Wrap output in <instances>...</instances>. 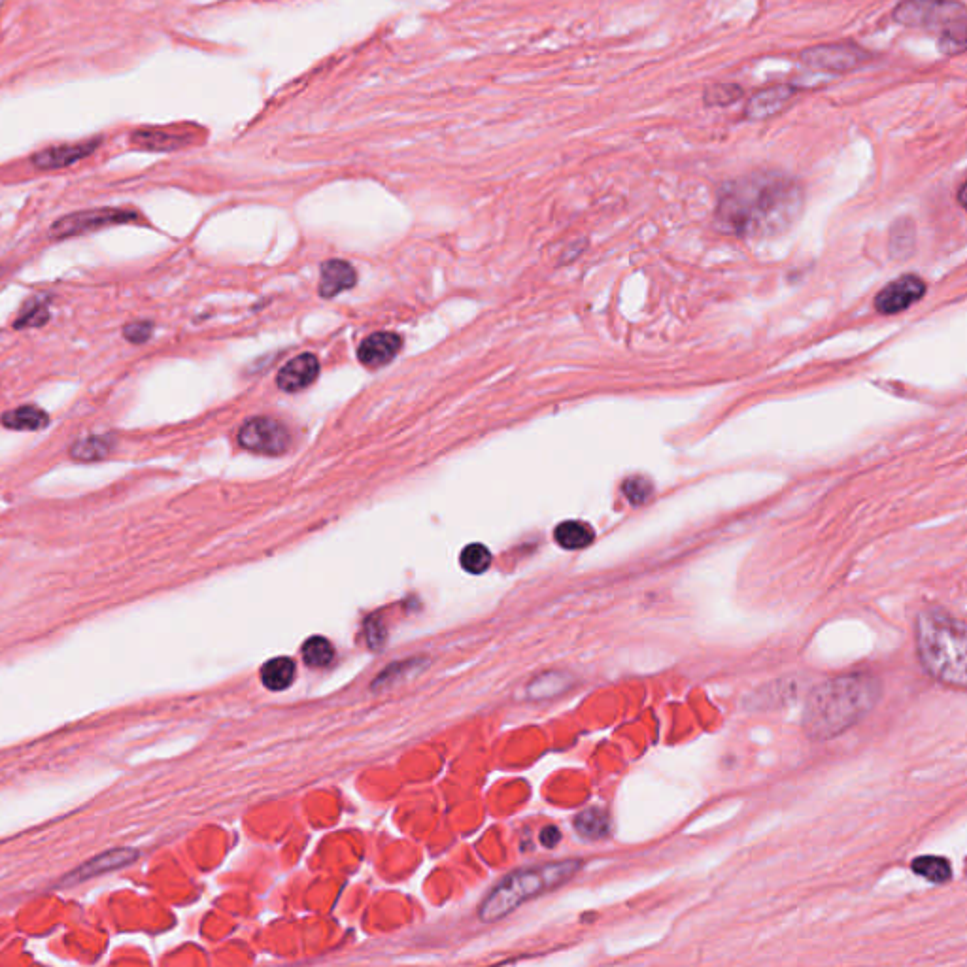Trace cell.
I'll use <instances>...</instances> for the list:
<instances>
[{
    "mask_svg": "<svg viewBox=\"0 0 967 967\" xmlns=\"http://www.w3.org/2000/svg\"><path fill=\"white\" fill-rule=\"evenodd\" d=\"M357 272L350 263L346 261H327L322 267V282H320V295L322 297H335L340 291L352 289L356 286Z\"/></svg>",
    "mask_w": 967,
    "mask_h": 967,
    "instance_id": "cell-15",
    "label": "cell"
},
{
    "mask_svg": "<svg viewBox=\"0 0 967 967\" xmlns=\"http://www.w3.org/2000/svg\"><path fill=\"white\" fill-rule=\"evenodd\" d=\"M917 650L922 667L935 680L952 688H966L967 633L964 620L943 609L920 612Z\"/></svg>",
    "mask_w": 967,
    "mask_h": 967,
    "instance_id": "cell-3",
    "label": "cell"
},
{
    "mask_svg": "<svg viewBox=\"0 0 967 967\" xmlns=\"http://www.w3.org/2000/svg\"><path fill=\"white\" fill-rule=\"evenodd\" d=\"M133 142L148 150H174L184 144L182 138L165 131H138L133 135Z\"/></svg>",
    "mask_w": 967,
    "mask_h": 967,
    "instance_id": "cell-25",
    "label": "cell"
},
{
    "mask_svg": "<svg viewBox=\"0 0 967 967\" xmlns=\"http://www.w3.org/2000/svg\"><path fill=\"white\" fill-rule=\"evenodd\" d=\"M136 858H138V852L135 849H127V847L102 852L99 856L87 860L84 866H80L78 869H74L72 873L65 875L63 884L65 886H72V884L84 883L87 879L99 877V875H104V873L118 871L121 867H127L129 864H133Z\"/></svg>",
    "mask_w": 967,
    "mask_h": 967,
    "instance_id": "cell-10",
    "label": "cell"
},
{
    "mask_svg": "<svg viewBox=\"0 0 967 967\" xmlns=\"http://www.w3.org/2000/svg\"><path fill=\"white\" fill-rule=\"evenodd\" d=\"M136 221V212L133 210H121V208H95V210H84L65 216L61 220L55 221L51 225V238H68L84 235L89 231H97L101 227L119 225V223H133Z\"/></svg>",
    "mask_w": 967,
    "mask_h": 967,
    "instance_id": "cell-6",
    "label": "cell"
},
{
    "mask_svg": "<svg viewBox=\"0 0 967 967\" xmlns=\"http://www.w3.org/2000/svg\"><path fill=\"white\" fill-rule=\"evenodd\" d=\"M575 830L582 839L597 841L611 832V820L601 809H586L575 816Z\"/></svg>",
    "mask_w": 967,
    "mask_h": 967,
    "instance_id": "cell-19",
    "label": "cell"
},
{
    "mask_svg": "<svg viewBox=\"0 0 967 967\" xmlns=\"http://www.w3.org/2000/svg\"><path fill=\"white\" fill-rule=\"evenodd\" d=\"M99 144L101 140H85L78 144H61V146L46 148L34 155L33 165L36 169L42 170L65 169L82 161L87 155H91L99 148Z\"/></svg>",
    "mask_w": 967,
    "mask_h": 967,
    "instance_id": "cell-11",
    "label": "cell"
},
{
    "mask_svg": "<svg viewBox=\"0 0 967 967\" xmlns=\"http://www.w3.org/2000/svg\"><path fill=\"white\" fill-rule=\"evenodd\" d=\"M624 493L633 505H643L652 495V484L643 476H633L624 482Z\"/></svg>",
    "mask_w": 967,
    "mask_h": 967,
    "instance_id": "cell-28",
    "label": "cell"
},
{
    "mask_svg": "<svg viewBox=\"0 0 967 967\" xmlns=\"http://www.w3.org/2000/svg\"><path fill=\"white\" fill-rule=\"evenodd\" d=\"M881 680L869 673H849L818 684L805 701L803 730L828 741L858 724L879 701Z\"/></svg>",
    "mask_w": 967,
    "mask_h": 967,
    "instance_id": "cell-2",
    "label": "cell"
},
{
    "mask_svg": "<svg viewBox=\"0 0 967 967\" xmlns=\"http://www.w3.org/2000/svg\"><path fill=\"white\" fill-rule=\"evenodd\" d=\"M401 344L403 340L395 333H374L369 339L363 340L357 356L365 367L378 369L397 356V352L401 350Z\"/></svg>",
    "mask_w": 967,
    "mask_h": 967,
    "instance_id": "cell-14",
    "label": "cell"
},
{
    "mask_svg": "<svg viewBox=\"0 0 967 967\" xmlns=\"http://www.w3.org/2000/svg\"><path fill=\"white\" fill-rule=\"evenodd\" d=\"M894 19L903 27L939 34V48L947 55L966 50L967 12L962 2L903 0L894 10Z\"/></svg>",
    "mask_w": 967,
    "mask_h": 967,
    "instance_id": "cell-5",
    "label": "cell"
},
{
    "mask_svg": "<svg viewBox=\"0 0 967 967\" xmlns=\"http://www.w3.org/2000/svg\"><path fill=\"white\" fill-rule=\"evenodd\" d=\"M803 203L796 180L777 172H758L724 187L718 216L737 233L775 231L794 220Z\"/></svg>",
    "mask_w": 967,
    "mask_h": 967,
    "instance_id": "cell-1",
    "label": "cell"
},
{
    "mask_svg": "<svg viewBox=\"0 0 967 967\" xmlns=\"http://www.w3.org/2000/svg\"><path fill=\"white\" fill-rule=\"evenodd\" d=\"M333 658H335V648L323 637H312L303 645V660L310 667H316V669L327 667L333 662Z\"/></svg>",
    "mask_w": 967,
    "mask_h": 967,
    "instance_id": "cell-24",
    "label": "cell"
},
{
    "mask_svg": "<svg viewBox=\"0 0 967 967\" xmlns=\"http://www.w3.org/2000/svg\"><path fill=\"white\" fill-rule=\"evenodd\" d=\"M295 675H297L295 663L289 658H284V656L269 660L261 669V680L272 692L288 690L295 680Z\"/></svg>",
    "mask_w": 967,
    "mask_h": 967,
    "instance_id": "cell-18",
    "label": "cell"
},
{
    "mask_svg": "<svg viewBox=\"0 0 967 967\" xmlns=\"http://www.w3.org/2000/svg\"><path fill=\"white\" fill-rule=\"evenodd\" d=\"M320 373V361L314 354H301L288 361L280 373H278V386L280 390L295 393V391L308 388Z\"/></svg>",
    "mask_w": 967,
    "mask_h": 967,
    "instance_id": "cell-12",
    "label": "cell"
},
{
    "mask_svg": "<svg viewBox=\"0 0 967 967\" xmlns=\"http://www.w3.org/2000/svg\"><path fill=\"white\" fill-rule=\"evenodd\" d=\"M539 839H541V845L543 847H546V849H554L561 841V832L556 826H546L543 832H541Z\"/></svg>",
    "mask_w": 967,
    "mask_h": 967,
    "instance_id": "cell-30",
    "label": "cell"
},
{
    "mask_svg": "<svg viewBox=\"0 0 967 967\" xmlns=\"http://www.w3.org/2000/svg\"><path fill=\"white\" fill-rule=\"evenodd\" d=\"M153 333V323L146 322V320H140V322L127 323L125 329H123V337L133 342V344H142L146 340L152 337Z\"/></svg>",
    "mask_w": 967,
    "mask_h": 967,
    "instance_id": "cell-29",
    "label": "cell"
},
{
    "mask_svg": "<svg viewBox=\"0 0 967 967\" xmlns=\"http://www.w3.org/2000/svg\"><path fill=\"white\" fill-rule=\"evenodd\" d=\"M114 448V437L110 435H91L70 446V458L80 461V463H91V461H101L110 456Z\"/></svg>",
    "mask_w": 967,
    "mask_h": 967,
    "instance_id": "cell-17",
    "label": "cell"
},
{
    "mask_svg": "<svg viewBox=\"0 0 967 967\" xmlns=\"http://www.w3.org/2000/svg\"><path fill=\"white\" fill-rule=\"evenodd\" d=\"M796 95V87L792 85H773L764 91L756 93L747 104L745 116L752 121H764L773 118L781 112L782 108L792 101Z\"/></svg>",
    "mask_w": 967,
    "mask_h": 967,
    "instance_id": "cell-13",
    "label": "cell"
},
{
    "mask_svg": "<svg viewBox=\"0 0 967 967\" xmlns=\"http://www.w3.org/2000/svg\"><path fill=\"white\" fill-rule=\"evenodd\" d=\"M867 51L854 44H822L801 53L805 65L824 72H850L867 61Z\"/></svg>",
    "mask_w": 967,
    "mask_h": 967,
    "instance_id": "cell-8",
    "label": "cell"
},
{
    "mask_svg": "<svg viewBox=\"0 0 967 967\" xmlns=\"http://www.w3.org/2000/svg\"><path fill=\"white\" fill-rule=\"evenodd\" d=\"M50 320V305L46 297H34L27 305L23 306L19 318L14 322L16 329L25 327H42Z\"/></svg>",
    "mask_w": 967,
    "mask_h": 967,
    "instance_id": "cell-23",
    "label": "cell"
},
{
    "mask_svg": "<svg viewBox=\"0 0 967 967\" xmlns=\"http://www.w3.org/2000/svg\"><path fill=\"white\" fill-rule=\"evenodd\" d=\"M461 567L471 575H482L492 565V552L484 544H469L459 556Z\"/></svg>",
    "mask_w": 967,
    "mask_h": 967,
    "instance_id": "cell-22",
    "label": "cell"
},
{
    "mask_svg": "<svg viewBox=\"0 0 967 967\" xmlns=\"http://www.w3.org/2000/svg\"><path fill=\"white\" fill-rule=\"evenodd\" d=\"M0 424L8 429L16 431H38L50 424V416L42 408L34 405H23V407L8 410L2 414Z\"/></svg>",
    "mask_w": 967,
    "mask_h": 967,
    "instance_id": "cell-16",
    "label": "cell"
},
{
    "mask_svg": "<svg viewBox=\"0 0 967 967\" xmlns=\"http://www.w3.org/2000/svg\"><path fill=\"white\" fill-rule=\"evenodd\" d=\"M913 871L934 884L949 883L952 879V866L941 856H920L913 862Z\"/></svg>",
    "mask_w": 967,
    "mask_h": 967,
    "instance_id": "cell-21",
    "label": "cell"
},
{
    "mask_svg": "<svg viewBox=\"0 0 967 967\" xmlns=\"http://www.w3.org/2000/svg\"><path fill=\"white\" fill-rule=\"evenodd\" d=\"M580 867L582 862L578 860H565L514 871L484 898L478 917L486 924L497 922L514 913L527 901L535 900L561 884L569 883L580 871Z\"/></svg>",
    "mask_w": 967,
    "mask_h": 967,
    "instance_id": "cell-4",
    "label": "cell"
},
{
    "mask_svg": "<svg viewBox=\"0 0 967 967\" xmlns=\"http://www.w3.org/2000/svg\"><path fill=\"white\" fill-rule=\"evenodd\" d=\"M565 686H567V677L563 673H546L543 677L535 679V682H531L527 692L533 699H543V697L560 694L565 690Z\"/></svg>",
    "mask_w": 967,
    "mask_h": 967,
    "instance_id": "cell-26",
    "label": "cell"
},
{
    "mask_svg": "<svg viewBox=\"0 0 967 967\" xmlns=\"http://www.w3.org/2000/svg\"><path fill=\"white\" fill-rule=\"evenodd\" d=\"M556 543L560 544L565 550H580L586 548L588 544L594 543V529L577 520L563 522L554 531Z\"/></svg>",
    "mask_w": 967,
    "mask_h": 967,
    "instance_id": "cell-20",
    "label": "cell"
},
{
    "mask_svg": "<svg viewBox=\"0 0 967 967\" xmlns=\"http://www.w3.org/2000/svg\"><path fill=\"white\" fill-rule=\"evenodd\" d=\"M238 444L265 456H280L291 444L286 425L272 418H254L240 427Z\"/></svg>",
    "mask_w": 967,
    "mask_h": 967,
    "instance_id": "cell-7",
    "label": "cell"
},
{
    "mask_svg": "<svg viewBox=\"0 0 967 967\" xmlns=\"http://www.w3.org/2000/svg\"><path fill=\"white\" fill-rule=\"evenodd\" d=\"M743 95V89L735 84H716L707 87L703 101L709 106H730L733 102L739 101Z\"/></svg>",
    "mask_w": 967,
    "mask_h": 967,
    "instance_id": "cell-27",
    "label": "cell"
},
{
    "mask_svg": "<svg viewBox=\"0 0 967 967\" xmlns=\"http://www.w3.org/2000/svg\"><path fill=\"white\" fill-rule=\"evenodd\" d=\"M926 291L924 282L915 276H901L896 282L888 284L875 299V308L881 314H898L918 303Z\"/></svg>",
    "mask_w": 967,
    "mask_h": 967,
    "instance_id": "cell-9",
    "label": "cell"
}]
</instances>
